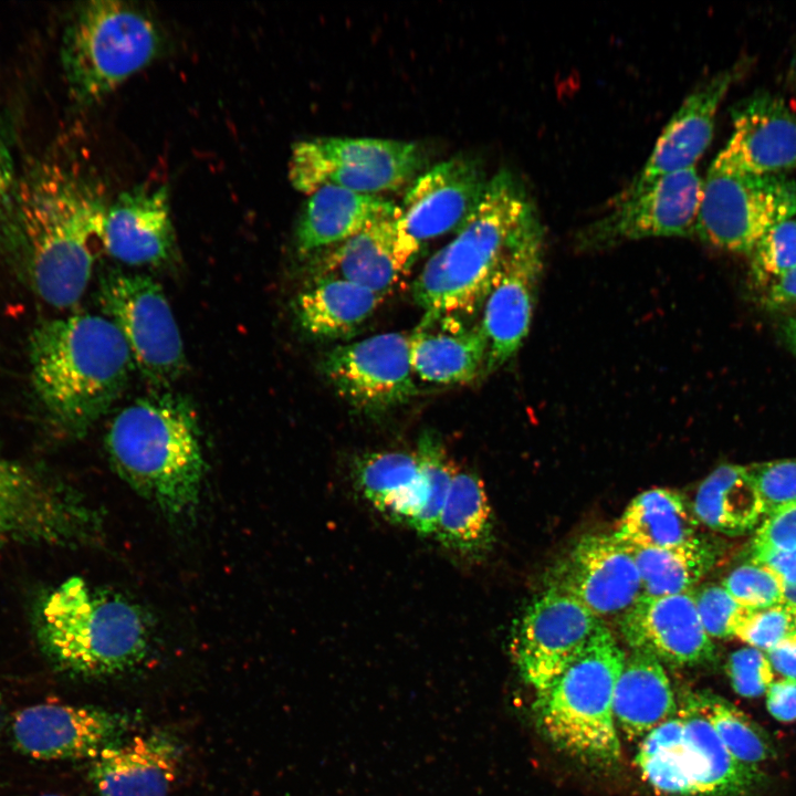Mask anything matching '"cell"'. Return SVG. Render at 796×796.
Segmentation results:
<instances>
[{
    "instance_id": "cell-1",
    "label": "cell",
    "mask_w": 796,
    "mask_h": 796,
    "mask_svg": "<svg viewBox=\"0 0 796 796\" xmlns=\"http://www.w3.org/2000/svg\"><path fill=\"white\" fill-rule=\"evenodd\" d=\"M107 207L96 182L56 163L18 179L4 248L46 304L66 308L84 294L104 249Z\"/></svg>"
},
{
    "instance_id": "cell-2",
    "label": "cell",
    "mask_w": 796,
    "mask_h": 796,
    "mask_svg": "<svg viewBox=\"0 0 796 796\" xmlns=\"http://www.w3.org/2000/svg\"><path fill=\"white\" fill-rule=\"evenodd\" d=\"M29 366L48 423L77 438L115 402L134 368L116 326L88 313L38 324L29 337Z\"/></svg>"
},
{
    "instance_id": "cell-3",
    "label": "cell",
    "mask_w": 796,
    "mask_h": 796,
    "mask_svg": "<svg viewBox=\"0 0 796 796\" xmlns=\"http://www.w3.org/2000/svg\"><path fill=\"white\" fill-rule=\"evenodd\" d=\"M117 474L168 520H191L199 506L205 459L197 416L181 397L157 394L122 409L106 436Z\"/></svg>"
},
{
    "instance_id": "cell-4",
    "label": "cell",
    "mask_w": 796,
    "mask_h": 796,
    "mask_svg": "<svg viewBox=\"0 0 796 796\" xmlns=\"http://www.w3.org/2000/svg\"><path fill=\"white\" fill-rule=\"evenodd\" d=\"M540 220L523 182L510 170H499L475 211L420 271L412 284L415 302L426 312L471 315L482 306L512 244Z\"/></svg>"
},
{
    "instance_id": "cell-5",
    "label": "cell",
    "mask_w": 796,
    "mask_h": 796,
    "mask_svg": "<svg viewBox=\"0 0 796 796\" xmlns=\"http://www.w3.org/2000/svg\"><path fill=\"white\" fill-rule=\"evenodd\" d=\"M36 627L50 660L81 677L104 678L132 670L150 647V621L138 604L78 577L44 597Z\"/></svg>"
},
{
    "instance_id": "cell-6",
    "label": "cell",
    "mask_w": 796,
    "mask_h": 796,
    "mask_svg": "<svg viewBox=\"0 0 796 796\" xmlns=\"http://www.w3.org/2000/svg\"><path fill=\"white\" fill-rule=\"evenodd\" d=\"M626 656L603 622L584 648L536 693L538 723L549 741L584 764L609 767L621 746L614 692Z\"/></svg>"
},
{
    "instance_id": "cell-7",
    "label": "cell",
    "mask_w": 796,
    "mask_h": 796,
    "mask_svg": "<svg viewBox=\"0 0 796 796\" xmlns=\"http://www.w3.org/2000/svg\"><path fill=\"white\" fill-rule=\"evenodd\" d=\"M160 35L140 9L115 0L82 3L65 27L62 66L70 96L100 102L155 59Z\"/></svg>"
},
{
    "instance_id": "cell-8",
    "label": "cell",
    "mask_w": 796,
    "mask_h": 796,
    "mask_svg": "<svg viewBox=\"0 0 796 796\" xmlns=\"http://www.w3.org/2000/svg\"><path fill=\"white\" fill-rule=\"evenodd\" d=\"M423 165L416 143L371 137H316L293 145L289 179L311 195L323 186L379 196L406 185Z\"/></svg>"
},
{
    "instance_id": "cell-9",
    "label": "cell",
    "mask_w": 796,
    "mask_h": 796,
    "mask_svg": "<svg viewBox=\"0 0 796 796\" xmlns=\"http://www.w3.org/2000/svg\"><path fill=\"white\" fill-rule=\"evenodd\" d=\"M795 216L796 181L785 174L752 175L711 164L695 234L714 248L750 254L773 226Z\"/></svg>"
},
{
    "instance_id": "cell-10",
    "label": "cell",
    "mask_w": 796,
    "mask_h": 796,
    "mask_svg": "<svg viewBox=\"0 0 796 796\" xmlns=\"http://www.w3.org/2000/svg\"><path fill=\"white\" fill-rule=\"evenodd\" d=\"M98 300L144 378L158 386L176 380L185 368L184 344L161 286L147 275L113 272L102 280Z\"/></svg>"
},
{
    "instance_id": "cell-11",
    "label": "cell",
    "mask_w": 796,
    "mask_h": 796,
    "mask_svg": "<svg viewBox=\"0 0 796 796\" xmlns=\"http://www.w3.org/2000/svg\"><path fill=\"white\" fill-rule=\"evenodd\" d=\"M98 528L80 496L0 453V553L25 543H82Z\"/></svg>"
},
{
    "instance_id": "cell-12",
    "label": "cell",
    "mask_w": 796,
    "mask_h": 796,
    "mask_svg": "<svg viewBox=\"0 0 796 796\" xmlns=\"http://www.w3.org/2000/svg\"><path fill=\"white\" fill-rule=\"evenodd\" d=\"M703 179L695 167L658 178L642 189L624 190L609 210L577 237L584 250L660 237H690L702 198Z\"/></svg>"
},
{
    "instance_id": "cell-13",
    "label": "cell",
    "mask_w": 796,
    "mask_h": 796,
    "mask_svg": "<svg viewBox=\"0 0 796 796\" xmlns=\"http://www.w3.org/2000/svg\"><path fill=\"white\" fill-rule=\"evenodd\" d=\"M489 178L478 159L458 155L420 175L398 206V258L406 272L425 243L458 231L480 205Z\"/></svg>"
},
{
    "instance_id": "cell-14",
    "label": "cell",
    "mask_w": 796,
    "mask_h": 796,
    "mask_svg": "<svg viewBox=\"0 0 796 796\" xmlns=\"http://www.w3.org/2000/svg\"><path fill=\"white\" fill-rule=\"evenodd\" d=\"M541 220L512 244L483 301L480 326L488 343L485 375L512 359L530 332L544 262Z\"/></svg>"
},
{
    "instance_id": "cell-15",
    "label": "cell",
    "mask_w": 796,
    "mask_h": 796,
    "mask_svg": "<svg viewBox=\"0 0 796 796\" xmlns=\"http://www.w3.org/2000/svg\"><path fill=\"white\" fill-rule=\"evenodd\" d=\"M321 370L337 394L369 413L388 411L416 395L409 337L377 334L328 350Z\"/></svg>"
},
{
    "instance_id": "cell-16",
    "label": "cell",
    "mask_w": 796,
    "mask_h": 796,
    "mask_svg": "<svg viewBox=\"0 0 796 796\" xmlns=\"http://www.w3.org/2000/svg\"><path fill=\"white\" fill-rule=\"evenodd\" d=\"M601 624L576 599L547 588L526 608L513 640L525 681L536 693L544 690Z\"/></svg>"
},
{
    "instance_id": "cell-17",
    "label": "cell",
    "mask_w": 796,
    "mask_h": 796,
    "mask_svg": "<svg viewBox=\"0 0 796 796\" xmlns=\"http://www.w3.org/2000/svg\"><path fill=\"white\" fill-rule=\"evenodd\" d=\"M547 588L576 599L598 618L624 615L642 595L636 562L612 534L582 537L552 568Z\"/></svg>"
},
{
    "instance_id": "cell-18",
    "label": "cell",
    "mask_w": 796,
    "mask_h": 796,
    "mask_svg": "<svg viewBox=\"0 0 796 796\" xmlns=\"http://www.w3.org/2000/svg\"><path fill=\"white\" fill-rule=\"evenodd\" d=\"M125 723L107 710L65 703H38L18 711L11 723L15 748L34 760L95 758L116 744Z\"/></svg>"
},
{
    "instance_id": "cell-19",
    "label": "cell",
    "mask_w": 796,
    "mask_h": 796,
    "mask_svg": "<svg viewBox=\"0 0 796 796\" xmlns=\"http://www.w3.org/2000/svg\"><path fill=\"white\" fill-rule=\"evenodd\" d=\"M620 631L632 651L673 666L705 663L715 653L691 591L666 596L642 594L621 616Z\"/></svg>"
},
{
    "instance_id": "cell-20",
    "label": "cell",
    "mask_w": 796,
    "mask_h": 796,
    "mask_svg": "<svg viewBox=\"0 0 796 796\" xmlns=\"http://www.w3.org/2000/svg\"><path fill=\"white\" fill-rule=\"evenodd\" d=\"M733 132L712 164L752 175L796 168V111L779 96L757 93L732 112Z\"/></svg>"
},
{
    "instance_id": "cell-21",
    "label": "cell",
    "mask_w": 796,
    "mask_h": 796,
    "mask_svg": "<svg viewBox=\"0 0 796 796\" xmlns=\"http://www.w3.org/2000/svg\"><path fill=\"white\" fill-rule=\"evenodd\" d=\"M743 69L733 65L700 83L663 128L647 163L624 189L645 188L666 175L695 167L711 144L718 109Z\"/></svg>"
},
{
    "instance_id": "cell-22",
    "label": "cell",
    "mask_w": 796,
    "mask_h": 796,
    "mask_svg": "<svg viewBox=\"0 0 796 796\" xmlns=\"http://www.w3.org/2000/svg\"><path fill=\"white\" fill-rule=\"evenodd\" d=\"M176 235L166 186H136L107 207L104 250L130 265L166 263L174 255Z\"/></svg>"
},
{
    "instance_id": "cell-23",
    "label": "cell",
    "mask_w": 796,
    "mask_h": 796,
    "mask_svg": "<svg viewBox=\"0 0 796 796\" xmlns=\"http://www.w3.org/2000/svg\"><path fill=\"white\" fill-rule=\"evenodd\" d=\"M464 314L425 312L408 335L410 364L418 378L436 385H467L485 375L488 343L480 323Z\"/></svg>"
},
{
    "instance_id": "cell-24",
    "label": "cell",
    "mask_w": 796,
    "mask_h": 796,
    "mask_svg": "<svg viewBox=\"0 0 796 796\" xmlns=\"http://www.w3.org/2000/svg\"><path fill=\"white\" fill-rule=\"evenodd\" d=\"M180 762L175 739L148 734L104 748L94 758L90 777L100 796H167Z\"/></svg>"
},
{
    "instance_id": "cell-25",
    "label": "cell",
    "mask_w": 796,
    "mask_h": 796,
    "mask_svg": "<svg viewBox=\"0 0 796 796\" xmlns=\"http://www.w3.org/2000/svg\"><path fill=\"white\" fill-rule=\"evenodd\" d=\"M677 713L683 723L682 757L691 796H747L761 786L763 773L730 754L694 694Z\"/></svg>"
},
{
    "instance_id": "cell-26",
    "label": "cell",
    "mask_w": 796,
    "mask_h": 796,
    "mask_svg": "<svg viewBox=\"0 0 796 796\" xmlns=\"http://www.w3.org/2000/svg\"><path fill=\"white\" fill-rule=\"evenodd\" d=\"M398 207L358 233L314 255V279H342L386 297L407 272L399 262Z\"/></svg>"
},
{
    "instance_id": "cell-27",
    "label": "cell",
    "mask_w": 796,
    "mask_h": 796,
    "mask_svg": "<svg viewBox=\"0 0 796 796\" xmlns=\"http://www.w3.org/2000/svg\"><path fill=\"white\" fill-rule=\"evenodd\" d=\"M397 207L380 196L323 186L308 195L302 209L295 231L297 251L314 255L394 213Z\"/></svg>"
},
{
    "instance_id": "cell-28",
    "label": "cell",
    "mask_w": 796,
    "mask_h": 796,
    "mask_svg": "<svg viewBox=\"0 0 796 796\" xmlns=\"http://www.w3.org/2000/svg\"><path fill=\"white\" fill-rule=\"evenodd\" d=\"M617 730L630 740H641L677 713L668 674L656 658L632 651L626 657L614 692Z\"/></svg>"
},
{
    "instance_id": "cell-29",
    "label": "cell",
    "mask_w": 796,
    "mask_h": 796,
    "mask_svg": "<svg viewBox=\"0 0 796 796\" xmlns=\"http://www.w3.org/2000/svg\"><path fill=\"white\" fill-rule=\"evenodd\" d=\"M364 498L388 520L412 527L425 503V483L416 452L378 451L354 463Z\"/></svg>"
},
{
    "instance_id": "cell-30",
    "label": "cell",
    "mask_w": 796,
    "mask_h": 796,
    "mask_svg": "<svg viewBox=\"0 0 796 796\" xmlns=\"http://www.w3.org/2000/svg\"><path fill=\"white\" fill-rule=\"evenodd\" d=\"M384 296L358 284L335 277H316L295 302L301 327L311 336L334 339L365 323Z\"/></svg>"
},
{
    "instance_id": "cell-31",
    "label": "cell",
    "mask_w": 796,
    "mask_h": 796,
    "mask_svg": "<svg viewBox=\"0 0 796 796\" xmlns=\"http://www.w3.org/2000/svg\"><path fill=\"white\" fill-rule=\"evenodd\" d=\"M698 522L681 494L654 488L631 500L612 535L629 547L667 548L695 537Z\"/></svg>"
},
{
    "instance_id": "cell-32",
    "label": "cell",
    "mask_w": 796,
    "mask_h": 796,
    "mask_svg": "<svg viewBox=\"0 0 796 796\" xmlns=\"http://www.w3.org/2000/svg\"><path fill=\"white\" fill-rule=\"evenodd\" d=\"M699 522L730 536L757 528L764 507L747 467L722 464L699 485L692 504Z\"/></svg>"
},
{
    "instance_id": "cell-33",
    "label": "cell",
    "mask_w": 796,
    "mask_h": 796,
    "mask_svg": "<svg viewBox=\"0 0 796 796\" xmlns=\"http://www.w3.org/2000/svg\"><path fill=\"white\" fill-rule=\"evenodd\" d=\"M439 543L467 559H479L493 541V516L481 479L457 469L433 533Z\"/></svg>"
},
{
    "instance_id": "cell-34",
    "label": "cell",
    "mask_w": 796,
    "mask_h": 796,
    "mask_svg": "<svg viewBox=\"0 0 796 796\" xmlns=\"http://www.w3.org/2000/svg\"><path fill=\"white\" fill-rule=\"evenodd\" d=\"M626 547L639 570L642 594L649 596L692 591L693 586L712 568L718 556L716 547L699 535L673 547Z\"/></svg>"
},
{
    "instance_id": "cell-35",
    "label": "cell",
    "mask_w": 796,
    "mask_h": 796,
    "mask_svg": "<svg viewBox=\"0 0 796 796\" xmlns=\"http://www.w3.org/2000/svg\"><path fill=\"white\" fill-rule=\"evenodd\" d=\"M683 723L675 713L640 740L636 764L657 790L672 796H691L683 767Z\"/></svg>"
},
{
    "instance_id": "cell-36",
    "label": "cell",
    "mask_w": 796,
    "mask_h": 796,
    "mask_svg": "<svg viewBox=\"0 0 796 796\" xmlns=\"http://www.w3.org/2000/svg\"><path fill=\"white\" fill-rule=\"evenodd\" d=\"M694 696L724 746L739 762L756 765L775 755L767 733L734 704L710 693Z\"/></svg>"
},
{
    "instance_id": "cell-37",
    "label": "cell",
    "mask_w": 796,
    "mask_h": 796,
    "mask_svg": "<svg viewBox=\"0 0 796 796\" xmlns=\"http://www.w3.org/2000/svg\"><path fill=\"white\" fill-rule=\"evenodd\" d=\"M425 483V503L412 528L423 536L433 535L447 501L457 467L438 434L425 431L416 451Z\"/></svg>"
},
{
    "instance_id": "cell-38",
    "label": "cell",
    "mask_w": 796,
    "mask_h": 796,
    "mask_svg": "<svg viewBox=\"0 0 796 796\" xmlns=\"http://www.w3.org/2000/svg\"><path fill=\"white\" fill-rule=\"evenodd\" d=\"M751 256V274L755 283L768 287L796 268V219L773 226L755 244Z\"/></svg>"
},
{
    "instance_id": "cell-39",
    "label": "cell",
    "mask_w": 796,
    "mask_h": 796,
    "mask_svg": "<svg viewBox=\"0 0 796 796\" xmlns=\"http://www.w3.org/2000/svg\"><path fill=\"white\" fill-rule=\"evenodd\" d=\"M722 586L739 604L752 610L784 604L785 599L781 579L753 562L735 567L723 579Z\"/></svg>"
},
{
    "instance_id": "cell-40",
    "label": "cell",
    "mask_w": 796,
    "mask_h": 796,
    "mask_svg": "<svg viewBox=\"0 0 796 796\" xmlns=\"http://www.w3.org/2000/svg\"><path fill=\"white\" fill-rule=\"evenodd\" d=\"M693 597L702 626L710 638L735 637L736 630L752 610L739 604L722 585H704Z\"/></svg>"
},
{
    "instance_id": "cell-41",
    "label": "cell",
    "mask_w": 796,
    "mask_h": 796,
    "mask_svg": "<svg viewBox=\"0 0 796 796\" xmlns=\"http://www.w3.org/2000/svg\"><path fill=\"white\" fill-rule=\"evenodd\" d=\"M764 507V519L796 501V460H776L747 467Z\"/></svg>"
},
{
    "instance_id": "cell-42",
    "label": "cell",
    "mask_w": 796,
    "mask_h": 796,
    "mask_svg": "<svg viewBox=\"0 0 796 796\" xmlns=\"http://www.w3.org/2000/svg\"><path fill=\"white\" fill-rule=\"evenodd\" d=\"M795 632L794 610L785 603L751 610L735 632L750 647L768 651Z\"/></svg>"
},
{
    "instance_id": "cell-43",
    "label": "cell",
    "mask_w": 796,
    "mask_h": 796,
    "mask_svg": "<svg viewBox=\"0 0 796 796\" xmlns=\"http://www.w3.org/2000/svg\"><path fill=\"white\" fill-rule=\"evenodd\" d=\"M726 672L733 690L744 698L764 694L774 681L773 669L763 651L746 647L731 653Z\"/></svg>"
},
{
    "instance_id": "cell-44",
    "label": "cell",
    "mask_w": 796,
    "mask_h": 796,
    "mask_svg": "<svg viewBox=\"0 0 796 796\" xmlns=\"http://www.w3.org/2000/svg\"><path fill=\"white\" fill-rule=\"evenodd\" d=\"M752 545L796 547V501L766 516L756 528Z\"/></svg>"
},
{
    "instance_id": "cell-45",
    "label": "cell",
    "mask_w": 796,
    "mask_h": 796,
    "mask_svg": "<svg viewBox=\"0 0 796 796\" xmlns=\"http://www.w3.org/2000/svg\"><path fill=\"white\" fill-rule=\"evenodd\" d=\"M751 562L774 573L785 588L796 587V547L751 545Z\"/></svg>"
},
{
    "instance_id": "cell-46",
    "label": "cell",
    "mask_w": 796,
    "mask_h": 796,
    "mask_svg": "<svg viewBox=\"0 0 796 796\" xmlns=\"http://www.w3.org/2000/svg\"><path fill=\"white\" fill-rule=\"evenodd\" d=\"M17 186L13 161L0 133V248H4Z\"/></svg>"
},
{
    "instance_id": "cell-47",
    "label": "cell",
    "mask_w": 796,
    "mask_h": 796,
    "mask_svg": "<svg viewBox=\"0 0 796 796\" xmlns=\"http://www.w3.org/2000/svg\"><path fill=\"white\" fill-rule=\"evenodd\" d=\"M768 713L779 722L796 720V680L781 679L773 681L766 692Z\"/></svg>"
},
{
    "instance_id": "cell-48",
    "label": "cell",
    "mask_w": 796,
    "mask_h": 796,
    "mask_svg": "<svg viewBox=\"0 0 796 796\" xmlns=\"http://www.w3.org/2000/svg\"><path fill=\"white\" fill-rule=\"evenodd\" d=\"M773 669L785 679L796 680V632L765 652Z\"/></svg>"
},
{
    "instance_id": "cell-49",
    "label": "cell",
    "mask_w": 796,
    "mask_h": 796,
    "mask_svg": "<svg viewBox=\"0 0 796 796\" xmlns=\"http://www.w3.org/2000/svg\"><path fill=\"white\" fill-rule=\"evenodd\" d=\"M766 289V302L769 306L776 308L796 306V268Z\"/></svg>"
},
{
    "instance_id": "cell-50",
    "label": "cell",
    "mask_w": 796,
    "mask_h": 796,
    "mask_svg": "<svg viewBox=\"0 0 796 796\" xmlns=\"http://www.w3.org/2000/svg\"><path fill=\"white\" fill-rule=\"evenodd\" d=\"M788 344L796 350V318H789L783 326Z\"/></svg>"
},
{
    "instance_id": "cell-51",
    "label": "cell",
    "mask_w": 796,
    "mask_h": 796,
    "mask_svg": "<svg viewBox=\"0 0 796 796\" xmlns=\"http://www.w3.org/2000/svg\"><path fill=\"white\" fill-rule=\"evenodd\" d=\"M787 82L789 87L796 93V51L794 52L787 69Z\"/></svg>"
},
{
    "instance_id": "cell-52",
    "label": "cell",
    "mask_w": 796,
    "mask_h": 796,
    "mask_svg": "<svg viewBox=\"0 0 796 796\" xmlns=\"http://www.w3.org/2000/svg\"><path fill=\"white\" fill-rule=\"evenodd\" d=\"M784 603L789 606L793 610L796 609V587L785 588Z\"/></svg>"
},
{
    "instance_id": "cell-53",
    "label": "cell",
    "mask_w": 796,
    "mask_h": 796,
    "mask_svg": "<svg viewBox=\"0 0 796 796\" xmlns=\"http://www.w3.org/2000/svg\"><path fill=\"white\" fill-rule=\"evenodd\" d=\"M794 624H795V632H796V609L794 610Z\"/></svg>"
},
{
    "instance_id": "cell-54",
    "label": "cell",
    "mask_w": 796,
    "mask_h": 796,
    "mask_svg": "<svg viewBox=\"0 0 796 796\" xmlns=\"http://www.w3.org/2000/svg\"><path fill=\"white\" fill-rule=\"evenodd\" d=\"M40 796H60V795L45 794V795H40Z\"/></svg>"
}]
</instances>
